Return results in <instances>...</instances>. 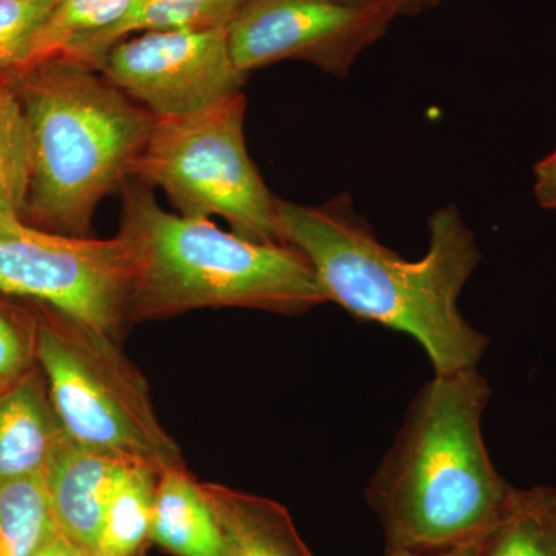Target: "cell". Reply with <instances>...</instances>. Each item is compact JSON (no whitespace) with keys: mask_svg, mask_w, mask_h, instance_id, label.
<instances>
[{"mask_svg":"<svg viewBox=\"0 0 556 556\" xmlns=\"http://www.w3.org/2000/svg\"><path fill=\"white\" fill-rule=\"evenodd\" d=\"M102 76L155 116H181L241 91L247 73L230 53L228 27L139 33L105 54Z\"/></svg>","mask_w":556,"mask_h":556,"instance_id":"cell-9","label":"cell"},{"mask_svg":"<svg viewBox=\"0 0 556 556\" xmlns=\"http://www.w3.org/2000/svg\"><path fill=\"white\" fill-rule=\"evenodd\" d=\"M31 556H91L89 552L84 551L78 544L73 543L68 536H65L58 527L51 530L49 536L43 540L38 551Z\"/></svg>","mask_w":556,"mask_h":556,"instance_id":"cell-23","label":"cell"},{"mask_svg":"<svg viewBox=\"0 0 556 556\" xmlns=\"http://www.w3.org/2000/svg\"><path fill=\"white\" fill-rule=\"evenodd\" d=\"M479 556H556V489L511 485Z\"/></svg>","mask_w":556,"mask_h":556,"instance_id":"cell-15","label":"cell"},{"mask_svg":"<svg viewBox=\"0 0 556 556\" xmlns=\"http://www.w3.org/2000/svg\"><path fill=\"white\" fill-rule=\"evenodd\" d=\"M67 441L39 365L0 393V482L40 477Z\"/></svg>","mask_w":556,"mask_h":556,"instance_id":"cell-11","label":"cell"},{"mask_svg":"<svg viewBox=\"0 0 556 556\" xmlns=\"http://www.w3.org/2000/svg\"><path fill=\"white\" fill-rule=\"evenodd\" d=\"M247 104L237 91L200 112L156 116L131 178L163 189L178 214L222 217L244 239L285 244L278 199L249 156Z\"/></svg>","mask_w":556,"mask_h":556,"instance_id":"cell-6","label":"cell"},{"mask_svg":"<svg viewBox=\"0 0 556 556\" xmlns=\"http://www.w3.org/2000/svg\"><path fill=\"white\" fill-rule=\"evenodd\" d=\"M225 536V556H313L288 508L269 497L203 482Z\"/></svg>","mask_w":556,"mask_h":556,"instance_id":"cell-13","label":"cell"},{"mask_svg":"<svg viewBox=\"0 0 556 556\" xmlns=\"http://www.w3.org/2000/svg\"><path fill=\"white\" fill-rule=\"evenodd\" d=\"M38 317L0 305V393L38 367Z\"/></svg>","mask_w":556,"mask_h":556,"instance_id":"cell-21","label":"cell"},{"mask_svg":"<svg viewBox=\"0 0 556 556\" xmlns=\"http://www.w3.org/2000/svg\"><path fill=\"white\" fill-rule=\"evenodd\" d=\"M156 468L138 464L124 479L105 511L93 556H138L150 543Z\"/></svg>","mask_w":556,"mask_h":556,"instance_id":"cell-16","label":"cell"},{"mask_svg":"<svg viewBox=\"0 0 556 556\" xmlns=\"http://www.w3.org/2000/svg\"><path fill=\"white\" fill-rule=\"evenodd\" d=\"M401 13L383 0H248L228 27L230 53L247 75L276 62L305 60L346 76Z\"/></svg>","mask_w":556,"mask_h":556,"instance_id":"cell-8","label":"cell"},{"mask_svg":"<svg viewBox=\"0 0 556 556\" xmlns=\"http://www.w3.org/2000/svg\"><path fill=\"white\" fill-rule=\"evenodd\" d=\"M138 464L118 453L86 447L68 439L43 471L58 529L93 556L110 501Z\"/></svg>","mask_w":556,"mask_h":556,"instance_id":"cell-10","label":"cell"},{"mask_svg":"<svg viewBox=\"0 0 556 556\" xmlns=\"http://www.w3.org/2000/svg\"><path fill=\"white\" fill-rule=\"evenodd\" d=\"M31 166L27 116L13 80H0V211L24 215Z\"/></svg>","mask_w":556,"mask_h":556,"instance_id":"cell-18","label":"cell"},{"mask_svg":"<svg viewBox=\"0 0 556 556\" xmlns=\"http://www.w3.org/2000/svg\"><path fill=\"white\" fill-rule=\"evenodd\" d=\"M61 0H0V80L27 68L33 43Z\"/></svg>","mask_w":556,"mask_h":556,"instance_id":"cell-20","label":"cell"},{"mask_svg":"<svg viewBox=\"0 0 556 556\" xmlns=\"http://www.w3.org/2000/svg\"><path fill=\"white\" fill-rule=\"evenodd\" d=\"M383 2L393 3V5L401 9L402 13H407V11L412 10L413 7L419 5L422 0H383Z\"/></svg>","mask_w":556,"mask_h":556,"instance_id":"cell-25","label":"cell"},{"mask_svg":"<svg viewBox=\"0 0 556 556\" xmlns=\"http://www.w3.org/2000/svg\"><path fill=\"white\" fill-rule=\"evenodd\" d=\"M135 0H61L36 36L27 68L61 56L75 40L108 30ZM24 70V72H25Z\"/></svg>","mask_w":556,"mask_h":556,"instance_id":"cell-19","label":"cell"},{"mask_svg":"<svg viewBox=\"0 0 556 556\" xmlns=\"http://www.w3.org/2000/svg\"><path fill=\"white\" fill-rule=\"evenodd\" d=\"M54 527L43 475L0 482V556H31Z\"/></svg>","mask_w":556,"mask_h":556,"instance_id":"cell-17","label":"cell"},{"mask_svg":"<svg viewBox=\"0 0 556 556\" xmlns=\"http://www.w3.org/2000/svg\"><path fill=\"white\" fill-rule=\"evenodd\" d=\"M97 70L54 58L14 76L30 126L25 211L38 228L86 237L94 211L131 178L156 116Z\"/></svg>","mask_w":556,"mask_h":556,"instance_id":"cell-4","label":"cell"},{"mask_svg":"<svg viewBox=\"0 0 556 556\" xmlns=\"http://www.w3.org/2000/svg\"><path fill=\"white\" fill-rule=\"evenodd\" d=\"M248 0H135L123 20L108 30L70 43L58 58L100 70L108 51L130 35L229 27Z\"/></svg>","mask_w":556,"mask_h":556,"instance_id":"cell-14","label":"cell"},{"mask_svg":"<svg viewBox=\"0 0 556 556\" xmlns=\"http://www.w3.org/2000/svg\"><path fill=\"white\" fill-rule=\"evenodd\" d=\"M36 357L70 441L160 473L186 467L178 442L156 416L148 380L115 339L46 306Z\"/></svg>","mask_w":556,"mask_h":556,"instance_id":"cell-5","label":"cell"},{"mask_svg":"<svg viewBox=\"0 0 556 556\" xmlns=\"http://www.w3.org/2000/svg\"><path fill=\"white\" fill-rule=\"evenodd\" d=\"M490 387L477 367L434 375L409 404L365 496L387 548L441 552L482 540L510 484L482 434Z\"/></svg>","mask_w":556,"mask_h":556,"instance_id":"cell-2","label":"cell"},{"mask_svg":"<svg viewBox=\"0 0 556 556\" xmlns=\"http://www.w3.org/2000/svg\"><path fill=\"white\" fill-rule=\"evenodd\" d=\"M150 543L174 556H225L217 514L203 482L186 467L167 468L159 475Z\"/></svg>","mask_w":556,"mask_h":556,"instance_id":"cell-12","label":"cell"},{"mask_svg":"<svg viewBox=\"0 0 556 556\" xmlns=\"http://www.w3.org/2000/svg\"><path fill=\"white\" fill-rule=\"evenodd\" d=\"M484 538L473 541V543L463 544V546L447 548V551L441 552H415L404 551V548H387L386 556H479V551H481Z\"/></svg>","mask_w":556,"mask_h":556,"instance_id":"cell-24","label":"cell"},{"mask_svg":"<svg viewBox=\"0 0 556 556\" xmlns=\"http://www.w3.org/2000/svg\"><path fill=\"white\" fill-rule=\"evenodd\" d=\"M533 177V193L540 206L556 208V149L536 164Z\"/></svg>","mask_w":556,"mask_h":556,"instance_id":"cell-22","label":"cell"},{"mask_svg":"<svg viewBox=\"0 0 556 556\" xmlns=\"http://www.w3.org/2000/svg\"><path fill=\"white\" fill-rule=\"evenodd\" d=\"M119 192L116 239L129 263L130 325L206 308L299 316L328 302L298 249L244 239L211 218L172 214L137 178Z\"/></svg>","mask_w":556,"mask_h":556,"instance_id":"cell-3","label":"cell"},{"mask_svg":"<svg viewBox=\"0 0 556 556\" xmlns=\"http://www.w3.org/2000/svg\"><path fill=\"white\" fill-rule=\"evenodd\" d=\"M0 292L36 300L123 342L129 263L118 239L65 236L0 211Z\"/></svg>","mask_w":556,"mask_h":556,"instance_id":"cell-7","label":"cell"},{"mask_svg":"<svg viewBox=\"0 0 556 556\" xmlns=\"http://www.w3.org/2000/svg\"><path fill=\"white\" fill-rule=\"evenodd\" d=\"M277 211L281 240L308 260L328 302L415 338L434 375L477 367L489 338L460 313L459 298L481 251L455 206L431 215L427 254L415 262L380 243L348 195L318 207L278 199Z\"/></svg>","mask_w":556,"mask_h":556,"instance_id":"cell-1","label":"cell"},{"mask_svg":"<svg viewBox=\"0 0 556 556\" xmlns=\"http://www.w3.org/2000/svg\"><path fill=\"white\" fill-rule=\"evenodd\" d=\"M138 556H146V552H144V554H141V555H138Z\"/></svg>","mask_w":556,"mask_h":556,"instance_id":"cell-26","label":"cell"}]
</instances>
